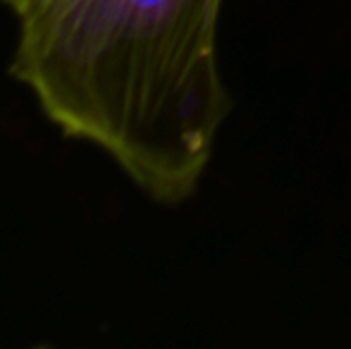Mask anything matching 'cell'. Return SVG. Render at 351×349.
<instances>
[{
    "label": "cell",
    "instance_id": "obj_1",
    "mask_svg": "<svg viewBox=\"0 0 351 349\" xmlns=\"http://www.w3.org/2000/svg\"><path fill=\"white\" fill-rule=\"evenodd\" d=\"M12 77L70 139L148 196L196 194L234 101L220 72L222 0H3Z\"/></svg>",
    "mask_w": 351,
    "mask_h": 349
}]
</instances>
